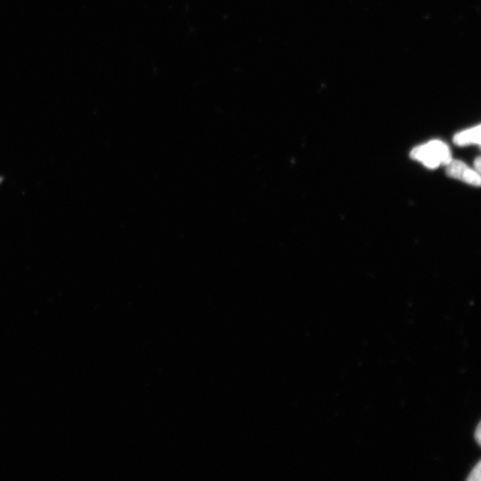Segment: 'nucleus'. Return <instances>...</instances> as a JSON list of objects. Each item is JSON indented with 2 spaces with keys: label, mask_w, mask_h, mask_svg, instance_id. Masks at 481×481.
Returning <instances> with one entry per match:
<instances>
[{
  "label": "nucleus",
  "mask_w": 481,
  "mask_h": 481,
  "mask_svg": "<svg viewBox=\"0 0 481 481\" xmlns=\"http://www.w3.org/2000/svg\"><path fill=\"white\" fill-rule=\"evenodd\" d=\"M411 157L425 165L429 169H435L440 165H447L452 160L447 144L439 140H433L413 148Z\"/></svg>",
  "instance_id": "f257e3e1"
},
{
  "label": "nucleus",
  "mask_w": 481,
  "mask_h": 481,
  "mask_svg": "<svg viewBox=\"0 0 481 481\" xmlns=\"http://www.w3.org/2000/svg\"><path fill=\"white\" fill-rule=\"evenodd\" d=\"M454 142L457 146H467V144H480V125L472 129L462 131L454 137Z\"/></svg>",
  "instance_id": "f03ea898"
},
{
  "label": "nucleus",
  "mask_w": 481,
  "mask_h": 481,
  "mask_svg": "<svg viewBox=\"0 0 481 481\" xmlns=\"http://www.w3.org/2000/svg\"><path fill=\"white\" fill-rule=\"evenodd\" d=\"M466 480L474 481L480 480V462L477 463V466L474 467V469L472 470V473H470L469 477H467Z\"/></svg>",
  "instance_id": "7ed1b4c3"
},
{
  "label": "nucleus",
  "mask_w": 481,
  "mask_h": 481,
  "mask_svg": "<svg viewBox=\"0 0 481 481\" xmlns=\"http://www.w3.org/2000/svg\"><path fill=\"white\" fill-rule=\"evenodd\" d=\"M475 432H476L475 435H474V439H475L477 444L480 445V423L479 425H477Z\"/></svg>",
  "instance_id": "20e7f679"
},
{
  "label": "nucleus",
  "mask_w": 481,
  "mask_h": 481,
  "mask_svg": "<svg viewBox=\"0 0 481 481\" xmlns=\"http://www.w3.org/2000/svg\"><path fill=\"white\" fill-rule=\"evenodd\" d=\"M480 158L477 157L475 161H474V168H475V170L477 173H480Z\"/></svg>",
  "instance_id": "39448f33"
}]
</instances>
